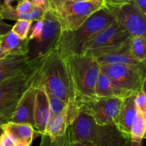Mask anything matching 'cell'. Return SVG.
<instances>
[{
    "label": "cell",
    "instance_id": "33",
    "mask_svg": "<svg viewBox=\"0 0 146 146\" xmlns=\"http://www.w3.org/2000/svg\"><path fill=\"white\" fill-rule=\"evenodd\" d=\"M105 6H115L130 3V0H104Z\"/></svg>",
    "mask_w": 146,
    "mask_h": 146
},
{
    "label": "cell",
    "instance_id": "32",
    "mask_svg": "<svg viewBox=\"0 0 146 146\" xmlns=\"http://www.w3.org/2000/svg\"><path fill=\"white\" fill-rule=\"evenodd\" d=\"M132 4L138 7L143 12V14L146 15V0H130Z\"/></svg>",
    "mask_w": 146,
    "mask_h": 146
},
{
    "label": "cell",
    "instance_id": "11",
    "mask_svg": "<svg viewBox=\"0 0 146 146\" xmlns=\"http://www.w3.org/2000/svg\"><path fill=\"white\" fill-rule=\"evenodd\" d=\"M130 41L131 39L120 45L96 48L86 51L84 54L94 58L99 64L135 65L141 64L131 55Z\"/></svg>",
    "mask_w": 146,
    "mask_h": 146
},
{
    "label": "cell",
    "instance_id": "35",
    "mask_svg": "<svg viewBox=\"0 0 146 146\" xmlns=\"http://www.w3.org/2000/svg\"><path fill=\"white\" fill-rule=\"evenodd\" d=\"M123 146H142V142H136L131 138H128L125 140Z\"/></svg>",
    "mask_w": 146,
    "mask_h": 146
},
{
    "label": "cell",
    "instance_id": "15",
    "mask_svg": "<svg viewBox=\"0 0 146 146\" xmlns=\"http://www.w3.org/2000/svg\"><path fill=\"white\" fill-rule=\"evenodd\" d=\"M37 88L31 84L23 94L17 104L10 122L15 123H27L34 127V104Z\"/></svg>",
    "mask_w": 146,
    "mask_h": 146
},
{
    "label": "cell",
    "instance_id": "36",
    "mask_svg": "<svg viewBox=\"0 0 146 146\" xmlns=\"http://www.w3.org/2000/svg\"><path fill=\"white\" fill-rule=\"evenodd\" d=\"M64 146H89L86 144L82 143L79 142H70L69 141H67Z\"/></svg>",
    "mask_w": 146,
    "mask_h": 146
},
{
    "label": "cell",
    "instance_id": "41",
    "mask_svg": "<svg viewBox=\"0 0 146 146\" xmlns=\"http://www.w3.org/2000/svg\"><path fill=\"white\" fill-rule=\"evenodd\" d=\"M1 3L0 2V9H1Z\"/></svg>",
    "mask_w": 146,
    "mask_h": 146
},
{
    "label": "cell",
    "instance_id": "25",
    "mask_svg": "<svg viewBox=\"0 0 146 146\" xmlns=\"http://www.w3.org/2000/svg\"><path fill=\"white\" fill-rule=\"evenodd\" d=\"M46 93L47 96H48L50 106V121L53 118H55L56 115H58L64 109V108L66 106L67 104H66L64 101H63L62 100L58 98V97L50 94L49 92H47L46 91Z\"/></svg>",
    "mask_w": 146,
    "mask_h": 146
},
{
    "label": "cell",
    "instance_id": "37",
    "mask_svg": "<svg viewBox=\"0 0 146 146\" xmlns=\"http://www.w3.org/2000/svg\"><path fill=\"white\" fill-rule=\"evenodd\" d=\"M14 1H19V0H4V3L3 4H7V5H11V2Z\"/></svg>",
    "mask_w": 146,
    "mask_h": 146
},
{
    "label": "cell",
    "instance_id": "20",
    "mask_svg": "<svg viewBox=\"0 0 146 146\" xmlns=\"http://www.w3.org/2000/svg\"><path fill=\"white\" fill-rule=\"evenodd\" d=\"M68 127L69 123L67 119L66 106L58 115L49 121L45 132L42 135H46L51 140L60 139L66 134Z\"/></svg>",
    "mask_w": 146,
    "mask_h": 146
},
{
    "label": "cell",
    "instance_id": "3",
    "mask_svg": "<svg viewBox=\"0 0 146 146\" xmlns=\"http://www.w3.org/2000/svg\"><path fill=\"white\" fill-rule=\"evenodd\" d=\"M70 142L89 146H123L125 138L115 124L99 125L90 115L80 112L67 130Z\"/></svg>",
    "mask_w": 146,
    "mask_h": 146
},
{
    "label": "cell",
    "instance_id": "44",
    "mask_svg": "<svg viewBox=\"0 0 146 146\" xmlns=\"http://www.w3.org/2000/svg\"><path fill=\"white\" fill-rule=\"evenodd\" d=\"M28 1H30V0H28Z\"/></svg>",
    "mask_w": 146,
    "mask_h": 146
},
{
    "label": "cell",
    "instance_id": "13",
    "mask_svg": "<svg viewBox=\"0 0 146 146\" xmlns=\"http://www.w3.org/2000/svg\"><path fill=\"white\" fill-rule=\"evenodd\" d=\"M35 58L30 59L25 55L7 56L0 62V83L32 69Z\"/></svg>",
    "mask_w": 146,
    "mask_h": 146
},
{
    "label": "cell",
    "instance_id": "1",
    "mask_svg": "<svg viewBox=\"0 0 146 146\" xmlns=\"http://www.w3.org/2000/svg\"><path fill=\"white\" fill-rule=\"evenodd\" d=\"M32 84L42 86L47 92L68 104L71 100L69 76L64 58L56 46L36 58Z\"/></svg>",
    "mask_w": 146,
    "mask_h": 146
},
{
    "label": "cell",
    "instance_id": "43",
    "mask_svg": "<svg viewBox=\"0 0 146 146\" xmlns=\"http://www.w3.org/2000/svg\"><path fill=\"white\" fill-rule=\"evenodd\" d=\"M1 36H0V38H1Z\"/></svg>",
    "mask_w": 146,
    "mask_h": 146
},
{
    "label": "cell",
    "instance_id": "27",
    "mask_svg": "<svg viewBox=\"0 0 146 146\" xmlns=\"http://www.w3.org/2000/svg\"><path fill=\"white\" fill-rule=\"evenodd\" d=\"M36 22L34 23V25L32 26V28H31V32L29 33L28 36L29 40L34 39L36 38L41 33V30L43 28V19H40L35 21Z\"/></svg>",
    "mask_w": 146,
    "mask_h": 146
},
{
    "label": "cell",
    "instance_id": "4",
    "mask_svg": "<svg viewBox=\"0 0 146 146\" xmlns=\"http://www.w3.org/2000/svg\"><path fill=\"white\" fill-rule=\"evenodd\" d=\"M113 21V17L104 6L90 16L78 29L61 31L56 46L64 58L69 56L82 54L84 46Z\"/></svg>",
    "mask_w": 146,
    "mask_h": 146
},
{
    "label": "cell",
    "instance_id": "10",
    "mask_svg": "<svg viewBox=\"0 0 146 146\" xmlns=\"http://www.w3.org/2000/svg\"><path fill=\"white\" fill-rule=\"evenodd\" d=\"M114 20L131 36H146V15L131 2L115 6H105Z\"/></svg>",
    "mask_w": 146,
    "mask_h": 146
},
{
    "label": "cell",
    "instance_id": "14",
    "mask_svg": "<svg viewBox=\"0 0 146 146\" xmlns=\"http://www.w3.org/2000/svg\"><path fill=\"white\" fill-rule=\"evenodd\" d=\"M50 106L45 88H37L34 104V128L36 133L42 135L49 123Z\"/></svg>",
    "mask_w": 146,
    "mask_h": 146
},
{
    "label": "cell",
    "instance_id": "8",
    "mask_svg": "<svg viewBox=\"0 0 146 146\" xmlns=\"http://www.w3.org/2000/svg\"><path fill=\"white\" fill-rule=\"evenodd\" d=\"M43 28L39 35L29 40L27 55L30 59L38 58L47 54L56 46L61 33V28L56 19L50 11L44 13Z\"/></svg>",
    "mask_w": 146,
    "mask_h": 146
},
{
    "label": "cell",
    "instance_id": "24",
    "mask_svg": "<svg viewBox=\"0 0 146 146\" xmlns=\"http://www.w3.org/2000/svg\"><path fill=\"white\" fill-rule=\"evenodd\" d=\"M33 22L34 21L30 20H19L12 26L11 31L16 34L20 39H27L28 38Z\"/></svg>",
    "mask_w": 146,
    "mask_h": 146
},
{
    "label": "cell",
    "instance_id": "29",
    "mask_svg": "<svg viewBox=\"0 0 146 146\" xmlns=\"http://www.w3.org/2000/svg\"><path fill=\"white\" fill-rule=\"evenodd\" d=\"M66 0H48V11L56 12L63 6Z\"/></svg>",
    "mask_w": 146,
    "mask_h": 146
},
{
    "label": "cell",
    "instance_id": "2",
    "mask_svg": "<svg viewBox=\"0 0 146 146\" xmlns=\"http://www.w3.org/2000/svg\"><path fill=\"white\" fill-rule=\"evenodd\" d=\"M69 76L71 100L76 106L96 97L95 86L101 69L96 60L86 54L72 55L64 58Z\"/></svg>",
    "mask_w": 146,
    "mask_h": 146
},
{
    "label": "cell",
    "instance_id": "30",
    "mask_svg": "<svg viewBox=\"0 0 146 146\" xmlns=\"http://www.w3.org/2000/svg\"><path fill=\"white\" fill-rule=\"evenodd\" d=\"M30 2L33 5L41 8L44 12L48 11V0H30Z\"/></svg>",
    "mask_w": 146,
    "mask_h": 146
},
{
    "label": "cell",
    "instance_id": "26",
    "mask_svg": "<svg viewBox=\"0 0 146 146\" xmlns=\"http://www.w3.org/2000/svg\"><path fill=\"white\" fill-rule=\"evenodd\" d=\"M145 88H143L137 94L135 98L136 109L142 113L146 115V95Z\"/></svg>",
    "mask_w": 146,
    "mask_h": 146
},
{
    "label": "cell",
    "instance_id": "9",
    "mask_svg": "<svg viewBox=\"0 0 146 146\" xmlns=\"http://www.w3.org/2000/svg\"><path fill=\"white\" fill-rule=\"evenodd\" d=\"M123 100L118 97H96L81 103L78 109L80 112L90 115L97 124H114Z\"/></svg>",
    "mask_w": 146,
    "mask_h": 146
},
{
    "label": "cell",
    "instance_id": "21",
    "mask_svg": "<svg viewBox=\"0 0 146 146\" xmlns=\"http://www.w3.org/2000/svg\"><path fill=\"white\" fill-rule=\"evenodd\" d=\"M95 94L96 97H118L122 98L120 92L113 85L108 77L101 71H100L96 83Z\"/></svg>",
    "mask_w": 146,
    "mask_h": 146
},
{
    "label": "cell",
    "instance_id": "42",
    "mask_svg": "<svg viewBox=\"0 0 146 146\" xmlns=\"http://www.w3.org/2000/svg\"><path fill=\"white\" fill-rule=\"evenodd\" d=\"M1 60H2V59H0V62H1Z\"/></svg>",
    "mask_w": 146,
    "mask_h": 146
},
{
    "label": "cell",
    "instance_id": "18",
    "mask_svg": "<svg viewBox=\"0 0 146 146\" xmlns=\"http://www.w3.org/2000/svg\"><path fill=\"white\" fill-rule=\"evenodd\" d=\"M29 39L21 40L9 31L0 38V48L5 56L25 55L28 53Z\"/></svg>",
    "mask_w": 146,
    "mask_h": 146
},
{
    "label": "cell",
    "instance_id": "23",
    "mask_svg": "<svg viewBox=\"0 0 146 146\" xmlns=\"http://www.w3.org/2000/svg\"><path fill=\"white\" fill-rule=\"evenodd\" d=\"M146 131V115L137 110L131 131V138L136 142H142Z\"/></svg>",
    "mask_w": 146,
    "mask_h": 146
},
{
    "label": "cell",
    "instance_id": "40",
    "mask_svg": "<svg viewBox=\"0 0 146 146\" xmlns=\"http://www.w3.org/2000/svg\"><path fill=\"white\" fill-rule=\"evenodd\" d=\"M71 1H81V2H84V1H92V0H71Z\"/></svg>",
    "mask_w": 146,
    "mask_h": 146
},
{
    "label": "cell",
    "instance_id": "31",
    "mask_svg": "<svg viewBox=\"0 0 146 146\" xmlns=\"http://www.w3.org/2000/svg\"><path fill=\"white\" fill-rule=\"evenodd\" d=\"M12 26L6 23L0 17V36H4L11 31Z\"/></svg>",
    "mask_w": 146,
    "mask_h": 146
},
{
    "label": "cell",
    "instance_id": "34",
    "mask_svg": "<svg viewBox=\"0 0 146 146\" xmlns=\"http://www.w3.org/2000/svg\"><path fill=\"white\" fill-rule=\"evenodd\" d=\"M0 146H14L13 145L11 140L4 133L1 135L0 138Z\"/></svg>",
    "mask_w": 146,
    "mask_h": 146
},
{
    "label": "cell",
    "instance_id": "22",
    "mask_svg": "<svg viewBox=\"0 0 146 146\" xmlns=\"http://www.w3.org/2000/svg\"><path fill=\"white\" fill-rule=\"evenodd\" d=\"M130 51L137 61L145 63L146 36H131L130 41Z\"/></svg>",
    "mask_w": 146,
    "mask_h": 146
},
{
    "label": "cell",
    "instance_id": "17",
    "mask_svg": "<svg viewBox=\"0 0 146 146\" xmlns=\"http://www.w3.org/2000/svg\"><path fill=\"white\" fill-rule=\"evenodd\" d=\"M136 95L130 96L123 100L119 113L114 123L116 128L125 139L131 138V127L137 112L135 104Z\"/></svg>",
    "mask_w": 146,
    "mask_h": 146
},
{
    "label": "cell",
    "instance_id": "19",
    "mask_svg": "<svg viewBox=\"0 0 146 146\" xmlns=\"http://www.w3.org/2000/svg\"><path fill=\"white\" fill-rule=\"evenodd\" d=\"M44 11L41 8L34 6L31 12L20 13L16 10L15 7L11 5L1 4V9H0V17L1 19L11 21H19V20H30L35 21L42 18L44 14Z\"/></svg>",
    "mask_w": 146,
    "mask_h": 146
},
{
    "label": "cell",
    "instance_id": "7",
    "mask_svg": "<svg viewBox=\"0 0 146 146\" xmlns=\"http://www.w3.org/2000/svg\"><path fill=\"white\" fill-rule=\"evenodd\" d=\"M104 6V0L84 2L66 0L58 11L51 14L59 23L61 31H73L81 27L90 16Z\"/></svg>",
    "mask_w": 146,
    "mask_h": 146
},
{
    "label": "cell",
    "instance_id": "5",
    "mask_svg": "<svg viewBox=\"0 0 146 146\" xmlns=\"http://www.w3.org/2000/svg\"><path fill=\"white\" fill-rule=\"evenodd\" d=\"M145 63L135 65L100 64L101 71L108 77L123 99L136 95L145 88Z\"/></svg>",
    "mask_w": 146,
    "mask_h": 146
},
{
    "label": "cell",
    "instance_id": "38",
    "mask_svg": "<svg viewBox=\"0 0 146 146\" xmlns=\"http://www.w3.org/2000/svg\"><path fill=\"white\" fill-rule=\"evenodd\" d=\"M5 57H7V56H5V54L1 51V48H0V59H3V58H4Z\"/></svg>",
    "mask_w": 146,
    "mask_h": 146
},
{
    "label": "cell",
    "instance_id": "16",
    "mask_svg": "<svg viewBox=\"0 0 146 146\" xmlns=\"http://www.w3.org/2000/svg\"><path fill=\"white\" fill-rule=\"evenodd\" d=\"M5 134L14 146H31L36 132L32 125L27 123L9 122L1 125Z\"/></svg>",
    "mask_w": 146,
    "mask_h": 146
},
{
    "label": "cell",
    "instance_id": "12",
    "mask_svg": "<svg viewBox=\"0 0 146 146\" xmlns=\"http://www.w3.org/2000/svg\"><path fill=\"white\" fill-rule=\"evenodd\" d=\"M131 38V36L125 29L114 20L112 24L96 34L84 46L82 54L96 48L120 45L129 41Z\"/></svg>",
    "mask_w": 146,
    "mask_h": 146
},
{
    "label": "cell",
    "instance_id": "28",
    "mask_svg": "<svg viewBox=\"0 0 146 146\" xmlns=\"http://www.w3.org/2000/svg\"><path fill=\"white\" fill-rule=\"evenodd\" d=\"M34 7V5H33L28 0H19L18 4H17L15 9L19 12L26 14V13L31 12Z\"/></svg>",
    "mask_w": 146,
    "mask_h": 146
},
{
    "label": "cell",
    "instance_id": "6",
    "mask_svg": "<svg viewBox=\"0 0 146 146\" xmlns=\"http://www.w3.org/2000/svg\"><path fill=\"white\" fill-rule=\"evenodd\" d=\"M35 66L32 69L0 83V122L11 120L20 98L32 84Z\"/></svg>",
    "mask_w": 146,
    "mask_h": 146
},
{
    "label": "cell",
    "instance_id": "39",
    "mask_svg": "<svg viewBox=\"0 0 146 146\" xmlns=\"http://www.w3.org/2000/svg\"><path fill=\"white\" fill-rule=\"evenodd\" d=\"M3 125V123H1V122H0V138H1V135L3 134V130H2V128H1V125Z\"/></svg>",
    "mask_w": 146,
    "mask_h": 146
}]
</instances>
